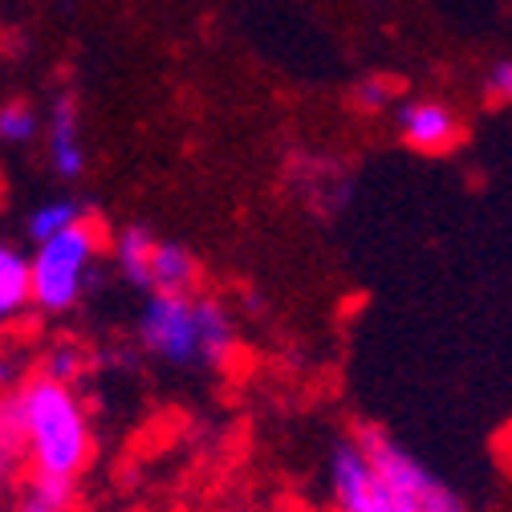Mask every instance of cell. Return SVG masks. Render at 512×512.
I'll return each instance as SVG.
<instances>
[{
  "instance_id": "1",
  "label": "cell",
  "mask_w": 512,
  "mask_h": 512,
  "mask_svg": "<svg viewBox=\"0 0 512 512\" xmlns=\"http://www.w3.org/2000/svg\"><path fill=\"white\" fill-rule=\"evenodd\" d=\"M135 334L151 358L175 370H220L236 350L232 313L204 293H147Z\"/></svg>"
},
{
  "instance_id": "2",
  "label": "cell",
  "mask_w": 512,
  "mask_h": 512,
  "mask_svg": "<svg viewBox=\"0 0 512 512\" xmlns=\"http://www.w3.org/2000/svg\"><path fill=\"white\" fill-rule=\"evenodd\" d=\"M17 407L33 472L78 480V472L90 464V419L78 391L37 374L17 391Z\"/></svg>"
},
{
  "instance_id": "3",
  "label": "cell",
  "mask_w": 512,
  "mask_h": 512,
  "mask_svg": "<svg viewBox=\"0 0 512 512\" xmlns=\"http://www.w3.org/2000/svg\"><path fill=\"white\" fill-rule=\"evenodd\" d=\"M98 252H102V236L90 220L70 224L66 232H57L41 244H33L29 256V305L57 317V313H70L98 269Z\"/></svg>"
},
{
  "instance_id": "4",
  "label": "cell",
  "mask_w": 512,
  "mask_h": 512,
  "mask_svg": "<svg viewBox=\"0 0 512 512\" xmlns=\"http://www.w3.org/2000/svg\"><path fill=\"white\" fill-rule=\"evenodd\" d=\"M354 439L362 443L370 468L382 476L399 512H472V504L439 472H431L411 447H403L387 427L362 423Z\"/></svg>"
},
{
  "instance_id": "5",
  "label": "cell",
  "mask_w": 512,
  "mask_h": 512,
  "mask_svg": "<svg viewBox=\"0 0 512 512\" xmlns=\"http://www.w3.org/2000/svg\"><path fill=\"white\" fill-rule=\"evenodd\" d=\"M326 480L338 512H399L382 476L370 468L362 443L354 435L334 439L330 460H326Z\"/></svg>"
},
{
  "instance_id": "6",
  "label": "cell",
  "mask_w": 512,
  "mask_h": 512,
  "mask_svg": "<svg viewBox=\"0 0 512 512\" xmlns=\"http://www.w3.org/2000/svg\"><path fill=\"white\" fill-rule=\"evenodd\" d=\"M399 139L411 147V151H423V155H443L460 143V118L452 106L443 102H431V98H415V102H403L399 114Z\"/></svg>"
},
{
  "instance_id": "7",
  "label": "cell",
  "mask_w": 512,
  "mask_h": 512,
  "mask_svg": "<svg viewBox=\"0 0 512 512\" xmlns=\"http://www.w3.org/2000/svg\"><path fill=\"white\" fill-rule=\"evenodd\" d=\"M45 135H49V167L57 179L78 183L86 175V139H82V114L74 94H57L49 122H45Z\"/></svg>"
},
{
  "instance_id": "8",
  "label": "cell",
  "mask_w": 512,
  "mask_h": 512,
  "mask_svg": "<svg viewBox=\"0 0 512 512\" xmlns=\"http://www.w3.org/2000/svg\"><path fill=\"white\" fill-rule=\"evenodd\" d=\"M200 285V261L196 252L179 240H155L151 252V293H196Z\"/></svg>"
},
{
  "instance_id": "9",
  "label": "cell",
  "mask_w": 512,
  "mask_h": 512,
  "mask_svg": "<svg viewBox=\"0 0 512 512\" xmlns=\"http://www.w3.org/2000/svg\"><path fill=\"white\" fill-rule=\"evenodd\" d=\"M155 232L147 224H126L114 236V265L126 285H135L139 293H151V252H155Z\"/></svg>"
},
{
  "instance_id": "10",
  "label": "cell",
  "mask_w": 512,
  "mask_h": 512,
  "mask_svg": "<svg viewBox=\"0 0 512 512\" xmlns=\"http://www.w3.org/2000/svg\"><path fill=\"white\" fill-rule=\"evenodd\" d=\"M29 309V256L0 240V326Z\"/></svg>"
},
{
  "instance_id": "11",
  "label": "cell",
  "mask_w": 512,
  "mask_h": 512,
  "mask_svg": "<svg viewBox=\"0 0 512 512\" xmlns=\"http://www.w3.org/2000/svg\"><path fill=\"white\" fill-rule=\"evenodd\" d=\"M78 480L70 476H49V472H33L29 480H21L17 492V512H74V488Z\"/></svg>"
},
{
  "instance_id": "12",
  "label": "cell",
  "mask_w": 512,
  "mask_h": 512,
  "mask_svg": "<svg viewBox=\"0 0 512 512\" xmlns=\"http://www.w3.org/2000/svg\"><path fill=\"white\" fill-rule=\"evenodd\" d=\"M25 464V427H21V407L17 391L0 395V488H5Z\"/></svg>"
},
{
  "instance_id": "13",
  "label": "cell",
  "mask_w": 512,
  "mask_h": 512,
  "mask_svg": "<svg viewBox=\"0 0 512 512\" xmlns=\"http://www.w3.org/2000/svg\"><path fill=\"white\" fill-rule=\"evenodd\" d=\"M78 220H86V204L74 200V196H57V200H45V204H37V208L29 212L25 232H29L33 244H41V240H49V236H57V232H66V228L78 224Z\"/></svg>"
},
{
  "instance_id": "14",
  "label": "cell",
  "mask_w": 512,
  "mask_h": 512,
  "mask_svg": "<svg viewBox=\"0 0 512 512\" xmlns=\"http://www.w3.org/2000/svg\"><path fill=\"white\" fill-rule=\"evenodd\" d=\"M41 135V114L29 102H5L0 106V143L5 147H25Z\"/></svg>"
},
{
  "instance_id": "15",
  "label": "cell",
  "mask_w": 512,
  "mask_h": 512,
  "mask_svg": "<svg viewBox=\"0 0 512 512\" xmlns=\"http://www.w3.org/2000/svg\"><path fill=\"white\" fill-rule=\"evenodd\" d=\"M82 370H86V354L78 346H70V342H61V346H53L45 354V378H53V382L74 387V382L82 378Z\"/></svg>"
},
{
  "instance_id": "16",
  "label": "cell",
  "mask_w": 512,
  "mask_h": 512,
  "mask_svg": "<svg viewBox=\"0 0 512 512\" xmlns=\"http://www.w3.org/2000/svg\"><path fill=\"white\" fill-rule=\"evenodd\" d=\"M484 90H488V98H492V102H512V57L496 61V66L488 70Z\"/></svg>"
},
{
  "instance_id": "17",
  "label": "cell",
  "mask_w": 512,
  "mask_h": 512,
  "mask_svg": "<svg viewBox=\"0 0 512 512\" xmlns=\"http://www.w3.org/2000/svg\"><path fill=\"white\" fill-rule=\"evenodd\" d=\"M354 102L366 110V114H374V110H382L391 102V86L382 82V78H366L358 90H354Z\"/></svg>"
},
{
  "instance_id": "18",
  "label": "cell",
  "mask_w": 512,
  "mask_h": 512,
  "mask_svg": "<svg viewBox=\"0 0 512 512\" xmlns=\"http://www.w3.org/2000/svg\"><path fill=\"white\" fill-rule=\"evenodd\" d=\"M13 382H25L21 362H13V358H0V387H13Z\"/></svg>"
}]
</instances>
